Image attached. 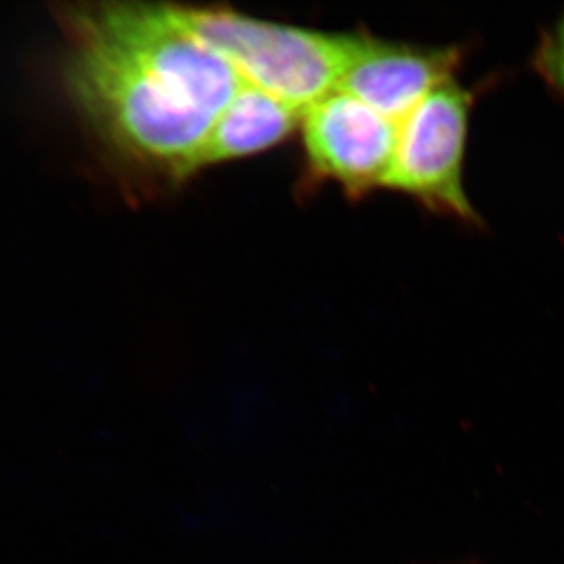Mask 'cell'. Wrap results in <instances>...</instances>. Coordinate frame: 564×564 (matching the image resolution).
I'll return each instance as SVG.
<instances>
[{"label": "cell", "mask_w": 564, "mask_h": 564, "mask_svg": "<svg viewBox=\"0 0 564 564\" xmlns=\"http://www.w3.org/2000/svg\"><path fill=\"white\" fill-rule=\"evenodd\" d=\"M473 93L451 80L399 124L395 155L383 187L406 193L426 209L477 225L464 187Z\"/></svg>", "instance_id": "cell-4"}, {"label": "cell", "mask_w": 564, "mask_h": 564, "mask_svg": "<svg viewBox=\"0 0 564 564\" xmlns=\"http://www.w3.org/2000/svg\"><path fill=\"white\" fill-rule=\"evenodd\" d=\"M165 7L177 25L218 52L245 80L302 115L336 90L355 46V35H326L229 10Z\"/></svg>", "instance_id": "cell-2"}, {"label": "cell", "mask_w": 564, "mask_h": 564, "mask_svg": "<svg viewBox=\"0 0 564 564\" xmlns=\"http://www.w3.org/2000/svg\"><path fill=\"white\" fill-rule=\"evenodd\" d=\"M79 35L70 79L79 102L118 151L174 176L198 170L215 118L170 90L98 33Z\"/></svg>", "instance_id": "cell-1"}, {"label": "cell", "mask_w": 564, "mask_h": 564, "mask_svg": "<svg viewBox=\"0 0 564 564\" xmlns=\"http://www.w3.org/2000/svg\"><path fill=\"white\" fill-rule=\"evenodd\" d=\"M533 65L545 84L564 98V14L541 36Z\"/></svg>", "instance_id": "cell-8"}, {"label": "cell", "mask_w": 564, "mask_h": 564, "mask_svg": "<svg viewBox=\"0 0 564 564\" xmlns=\"http://www.w3.org/2000/svg\"><path fill=\"white\" fill-rule=\"evenodd\" d=\"M463 54L454 46H417L355 35L350 62L336 90L402 122L434 90L455 79Z\"/></svg>", "instance_id": "cell-6"}, {"label": "cell", "mask_w": 564, "mask_h": 564, "mask_svg": "<svg viewBox=\"0 0 564 564\" xmlns=\"http://www.w3.org/2000/svg\"><path fill=\"white\" fill-rule=\"evenodd\" d=\"M300 115L289 104L245 80L215 121L199 155L198 169L269 150L292 132Z\"/></svg>", "instance_id": "cell-7"}, {"label": "cell", "mask_w": 564, "mask_h": 564, "mask_svg": "<svg viewBox=\"0 0 564 564\" xmlns=\"http://www.w3.org/2000/svg\"><path fill=\"white\" fill-rule=\"evenodd\" d=\"M150 70L173 93L217 120L245 84L239 70L172 20L165 6L106 3L73 13Z\"/></svg>", "instance_id": "cell-3"}, {"label": "cell", "mask_w": 564, "mask_h": 564, "mask_svg": "<svg viewBox=\"0 0 564 564\" xmlns=\"http://www.w3.org/2000/svg\"><path fill=\"white\" fill-rule=\"evenodd\" d=\"M313 172L340 182L351 195L383 187L399 140V122L348 93L334 90L303 113Z\"/></svg>", "instance_id": "cell-5"}]
</instances>
